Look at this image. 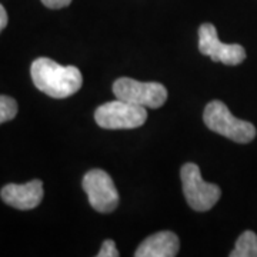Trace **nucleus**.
<instances>
[{
  "label": "nucleus",
  "mask_w": 257,
  "mask_h": 257,
  "mask_svg": "<svg viewBox=\"0 0 257 257\" xmlns=\"http://www.w3.org/2000/svg\"><path fill=\"white\" fill-rule=\"evenodd\" d=\"M32 80L40 92L53 99H66L80 90L83 77L76 66H62L47 57L32 63Z\"/></svg>",
  "instance_id": "obj_1"
},
{
  "label": "nucleus",
  "mask_w": 257,
  "mask_h": 257,
  "mask_svg": "<svg viewBox=\"0 0 257 257\" xmlns=\"http://www.w3.org/2000/svg\"><path fill=\"white\" fill-rule=\"evenodd\" d=\"M206 126L236 143H250L256 138V127L246 120L234 117L220 100L210 101L203 114Z\"/></svg>",
  "instance_id": "obj_2"
},
{
  "label": "nucleus",
  "mask_w": 257,
  "mask_h": 257,
  "mask_svg": "<svg viewBox=\"0 0 257 257\" xmlns=\"http://www.w3.org/2000/svg\"><path fill=\"white\" fill-rule=\"evenodd\" d=\"M96 123L103 128H136L147 120L146 107L116 99L107 101L94 111Z\"/></svg>",
  "instance_id": "obj_3"
},
{
  "label": "nucleus",
  "mask_w": 257,
  "mask_h": 257,
  "mask_svg": "<svg viewBox=\"0 0 257 257\" xmlns=\"http://www.w3.org/2000/svg\"><path fill=\"white\" fill-rule=\"evenodd\" d=\"M230 257H257V236L254 231L246 230L236 241Z\"/></svg>",
  "instance_id": "obj_10"
},
{
  "label": "nucleus",
  "mask_w": 257,
  "mask_h": 257,
  "mask_svg": "<svg viewBox=\"0 0 257 257\" xmlns=\"http://www.w3.org/2000/svg\"><path fill=\"white\" fill-rule=\"evenodd\" d=\"M119 251L113 240H104L101 244L100 251L97 253V257H117Z\"/></svg>",
  "instance_id": "obj_12"
},
{
  "label": "nucleus",
  "mask_w": 257,
  "mask_h": 257,
  "mask_svg": "<svg viewBox=\"0 0 257 257\" xmlns=\"http://www.w3.org/2000/svg\"><path fill=\"white\" fill-rule=\"evenodd\" d=\"M180 247L177 234L173 231H159L147 237L136 250V257H175Z\"/></svg>",
  "instance_id": "obj_9"
},
{
  "label": "nucleus",
  "mask_w": 257,
  "mask_h": 257,
  "mask_svg": "<svg viewBox=\"0 0 257 257\" xmlns=\"http://www.w3.org/2000/svg\"><path fill=\"white\" fill-rule=\"evenodd\" d=\"M42 3L49 9H63L72 3V0H42Z\"/></svg>",
  "instance_id": "obj_13"
},
{
  "label": "nucleus",
  "mask_w": 257,
  "mask_h": 257,
  "mask_svg": "<svg viewBox=\"0 0 257 257\" xmlns=\"http://www.w3.org/2000/svg\"><path fill=\"white\" fill-rule=\"evenodd\" d=\"M180 176L184 197L193 210L207 211L219 202L221 196L220 187L204 182L199 166L194 163H186L182 167Z\"/></svg>",
  "instance_id": "obj_4"
},
{
  "label": "nucleus",
  "mask_w": 257,
  "mask_h": 257,
  "mask_svg": "<svg viewBox=\"0 0 257 257\" xmlns=\"http://www.w3.org/2000/svg\"><path fill=\"white\" fill-rule=\"evenodd\" d=\"M18 114V103L9 96L0 94V124L13 120Z\"/></svg>",
  "instance_id": "obj_11"
},
{
  "label": "nucleus",
  "mask_w": 257,
  "mask_h": 257,
  "mask_svg": "<svg viewBox=\"0 0 257 257\" xmlns=\"http://www.w3.org/2000/svg\"><path fill=\"white\" fill-rule=\"evenodd\" d=\"M83 190L87 193L89 203L99 213H110L119 204V193L113 179L104 170L93 169L83 177Z\"/></svg>",
  "instance_id": "obj_6"
},
{
  "label": "nucleus",
  "mask_w": 257,
  "mask_h": 257,
  "mask_svg": "<svg viewBox=\"0 0 257 257\" xmlns=\"http://www.w3.org/2000/svg\"><path fill=\"white\" fill-rule=\"evenodd\" d=\"M199 50L202 55L211 57V60L227 66H237L246 59L243 46L221 43L217 30L211 23H203L199 29Z\"/></svg>",
  "instance_id": "obj_7"
},
{
  "label": "nucleus",
  "mask_w": 257,
  "mask_h": 257,
  "mask_svg": "<svg viewBox=\"0 0 257 257\" xmlns=\"http://www.w3.org/2000/svg\"><path fill=\"white\" fill-rule=\"evenodd\" d=\"M3 202L19 210H32L43 200L42 180H32L25 184H8L0 193Z\"/></svg>",
  "instance_id": "obj_8"
},
{
  "label": "nucleus",
  "mask_w": 257,
  "mask_h": 257,
  "mask_svg": "<svg viewBox=\"0 0 257 257\" xmlns=\"http://www.w3.org/2000/svg\"><path fill=\"white\" fill-rule=\"evenodd\" d=\"M6 25H8V13H6L5 8L0 5V33L3 29L6 28Z\"/></svg>",
  "instance_id": "obj_14"
},
{
  "label": "nucleus",
  "mask_w": 257,
  "mask_h": 257,
  "mask_svg": "<svg viewBox=\"0 0 257 257\" xmlns=\"http://www.w3.org/2000/svg\"><path fill=\"white\" fill-rule=\"evenodd\" d=\"M113 93L116 99L150 109H157L167 100V89L162 83L139 82L130 77L117 79L113 84Z\"/></svg>",
  "instance_id": "obj_5"
}]
</instances>
